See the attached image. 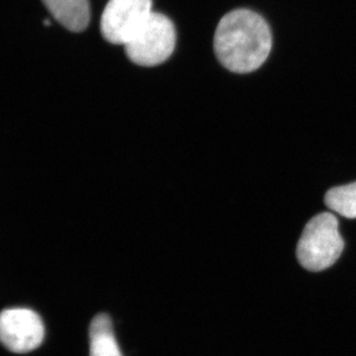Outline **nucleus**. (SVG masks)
<instances>
[{
  "instance_id": "6e6552de",
  "label": "nucleus",
  "mask_w": 356,
  "mask_h": 356,
  "mask_svg": "<svg viewBox=\"0 0 356 356\" xmlns=\"http://www.w3.org/2000/svg\"><path fill=\"white\" fill-rule=\"evenodd\" d=\"M325 203L341 216L356 219V182L330 189L325 193Z\"/></svg>"
},
{
  "instance_id": "7ed1b4c3",
  "label": "nucleus",
  "mask_w": 356,
  "mask_h": 356,
  "mask_svg": "<svg viewBox=\"0 0 356 356\" xmlns=\"http://www.w3.org/2000/svg\"><path fill=\"white\" fill-rule=\"evenodd\" d=\"M175 43L177 32L172 20L163 14L152 13L124 47L134 64L154 67L172 55Z\"/></svg>"
},
{
  "instance_id": "f257e3e1",
  "label": "nucleus",
  "mask_w": 356,
  "mask_h": 356,
  "mask_svg": "<svg viewBox=\"0 0 356 356\" xmlns=\"http://www.w3.org/2000/svg\"><path fill=\"white\" fill-rule=\"evenodd\" d=\"M273 47V35L266 19L250 9H236L217 26L214 51L222 67L236 74H248L261 67Z\"/></svg>"
},
{
  "instance_id": "39448f33",
  "label": "nucleus",
  "mask_w": 356,
  "mask_h": 356,
  "mask_svg": "<svg viewBox=\"0 0 356 356\" xmlns=\"http://www.w3.org/2000/svg\"><path fill=\"white\" fill-rule=\"evenodd\" d=\"M43 322L30 309L13 308L2 312L0 337L7 350L26 353L36 350L44 339Z\"/></svg>"
},
{
  "instance_id": "f03ea898",
  "label": "nucleus",
  "mask_w": 356,
  "mask_h": 356,
  "mask_svg": "<svg viewBox=\"0 0 356 356\" xmlns=\"http://www.w3.org/2000/svg\"><path fill=\"white\" fill-rule=\"evenodd\" d=\"M343 248L337 217L323 212L307 222L297 245V259L307 270L318 273L331 267Z\"/></svg>"
},
{
  "instance_id": "0eeeda50",
  "label": "nucleus",
  "mask_w": 356,
  "mask_h": 356,
  "mask_svg": "<svg viewBox=\"0 0 356 356\" xmlns=\"http://www.w3.org/2000/svg\"><path fill=\"white\" fill-rule=\"evenodd\" d=\"M90 355L89 356H123L114 337L109 316H96L89 327Z\"/></svg>"
},
{
  "instance_id": "20e7f679",
  "label": "nucleus",
  "mask_w": 356,
  "mask_h": 356,
  "mask_svg": "<svg viewBox=\"0 0 356 356\" xmlns=\"http://www.w3.org/2000/svg\"><path fill=\"white\" fill-rule=\"evenodd\" d=\"M152 13V0H109L100 21L102 36L125 46Z\"/></svg>"
},
{
  "instance_id": "423d86ee",
  "label": "nucleus",
  "mask_w": 356,
  "mask_h": 356,
  "mask_svg": "<svg viewBox=\"0 0 356 356\" xmlns=\"http://www.w3.org/2000/svg\"><path fill=\"white\" fill-rule=\"evenodd\" d=\"M51 15L72 32H81L90 20L88 0H42Z\"/></svg>"
}]
</instances>
